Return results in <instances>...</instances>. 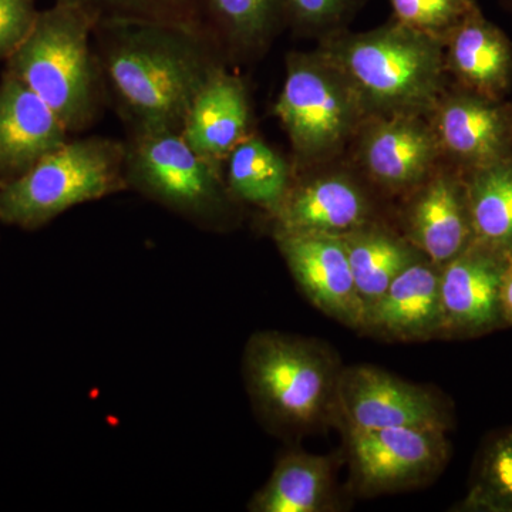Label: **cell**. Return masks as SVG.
<instances>
[{
    "mask_svg": "<svg viewBox=\"0 0 512 512\" xmlns=\"http://www.w3.org/2000/svg\"><path fill=\"white\" fill-rule=\"evenodd\" d=\"M124 175L128 190L207 231H228L239 202L218 170L185 141L181 131L127 133Z\"/></svg>",
    "mask_w": 512,
    "mask_h": 512,
    "instance_id": "5",
    "label": "cell"
},
{
    "mask_svg": "<svg viewBox=\"0 0 512 512\" xmlns=\"http://www.w3.org/2000/svg\"><path fill=\"white\" fill-rule=\"evenodd\" d=\"M274 114L302 164L338 153L370 117L346 74L319 50L286 57Z\"/></svg>",
    "mask_w": 512,
    "mask_h": 512,
    "instance_id": "7",
    "label": "cell"
},
{
    "mask_svg": "<svg viewBox=\"0 0 512 512\" xmlns=\"http://www.w3.org/2000/svg\"><path fill=\"white\" fill-rule=\"evenodd\" d=\"M421 114L369 117L357 137V161L384 190L409 194L441 158L430 121Z\"/></svg>",
    "mask_w": 512,
    "mask_h": 512,
    "instance_id": "11",
    "label": "cell"
},
{
    "mask_svg": "<svg viewBox=\"0 0 512 512\" xmlns=\"http://www.w3.org/2000/svg\"><path fill=\"white\" fill-rule=\"evenodd\" d=\"M181 134L208 163L224 171L225 161L252 134L251 103L241 77L227 63L215 67L195 93Z\"/></svg>",
    "mask_w": 512,
    "mask_h": 512,
    "instance_id": "16",
    "label": "cell"
},
{
    "mask_svg": "<svg viewBox=\"0 0 512 512\" xmlns=\"http://www.w3.org/2000/svg\"><path fill=\"white\" fill-rule=\"evenodd\" d=\"M293 281L309 302L336 322L362 330L365 306L353 279L342 237L272 231Z\"/></svg>",
    "mask_w": 512,
    "mask_h": 512,
    "instance_id": "10",
    "label": "cell"
},
{
    "mask_svg": "<svg viewBox=\"0 0 512 512\" xmlns=\"http://www.w3.org/2000/svg\"><path fill=\"white\" fill-rule=\"evenodd\" d=\"M404 237L434 265L443 268L474 242L466 175L436 167L409 192Z\"/></svg>",
    "mask_w": 512,
    "mask_h": 512,
    "instance_id": "12",
    "label": "cell"
},
{
    "mask_svg": "<svg viewBox=\"0 0 512 512\" xmlns=\"http://www.w3.org/2000/svg\"><path fill=\"white\" fill-rule=\"evenodd\" d=\"M225 183L239 204L252 205L269 217L278 211L292 185V168L275 148L249 134L229 154L224 165Z\"/></svg>",
    "mask_w": 512,
    "mask_h": 512,
    "instance_id": "23",
    "label": "cell"
},
{
    "mask_svg": "<svg viewBox=\"0 0 512 512\" xmlns=\"http://www.w3.org/2000/svg\"><path fill=\"white\" fill-rule=\"evenodd\" d=\"M69 138L55 111L5 70L0 80V187L28 173Z\"/></svg>",
    "mask_w": 512,
    "mask_h": 512,
    "instance_id": "15",
    "label": "cell"
},
{
    "mask_svg": "<svg viewBox=\"0 0 512 512\" xmlns=\"http://www.w3.org/2000/svg\"><path fill=\"white\" fill-rule=\"evenodd\" d=\"M461 507L467 511L512 512V426L495 434L481 450Z\"/></svg>",
    "mask_w": 512,
    "mask_h": 512,
    "instance_id": "25",
    "label": "cell"
},
{
    "mask_svg": "<svg viewBox=\"0 0 512 512\" xmlns=\"http://www.w3.org/2000/svg\"><path fill=\"white\" fill-rule=\"evenodd\" d=\"M342 369L322 340L279 330L254 333L242 355L252 409L266 430L281 437L335 424Z\"/></svg>",
    "mask_w": 512,
    "mask_h": 512,
    "instance_id": "2",
    "label": "cell"
},
{
    "mask_svg": "<svg viewBox=\"0 0 512 512\" xmlns=\"http://www.w3.org/2000/svg\"><path fill=\"white\" fill-rule=\"evenodd\" d=\"M335 458L291 450L279 458L268 481L251 498V512L335 510Z\"/></svg>",
    "mask_w": 512,
    "mask_h": 512,
    "instance_id": "20",
    "label": "cell"
},
{
    "mask_svg": "<svg viewBox=\"0 0 512 512\" xmlns=\"http://www.w3.org/2000/svg\"><path fill=\"white\" fill-rule=\"evenodd\" d=\"M342 239L365 316L404 269L426 258L404 235L376 221L343 235Z\"/></svg>",
    "mask_w": 512,
    "mask_h": 512,
    "instance_id": "22",
    "label": "cell"
},
{
    "mask_svg": "<svg viewBox=\"0 0 512 512\" xmlns=\"http://www.w3.org/2000/svg\"><path fill=\"white\" fill-rule=\"evenodd\" d=\"M474 241L512 252V156L466 173Z\"/></svg>",
    "mask_w": 512,
    "mask_h": 512,
    "instance_id": "24",
    "label": "cell"
},
{
    "mask_svg": "<svg viewBox=\"0 0 512 512\" xmlns=\"http://www.w3.org/2000/svg\"><path fill=\"white\" fill-rule=\"evenodd\" d=\"M427 117L441 157L464 173L512 156V110L500 101L464 89L444 92Z\"/></svg>",
    "mask_w": 512,
    "mask_h": 512,
    "instance_id": "13",
    "label": "cell"
},
{
    "mask_svg": "<svg viewBox=\"0 0 512 512\" xmlns=\"http://www.w3.org/2000/svg\"><path fill=\"white\" fill-rule=\"evenodd\" d=\"M96 20L77 3L39 10L35 25L6 62L50 107L70 134L93 126L106 103L93 47Z\"/></svg>",
    "mask_w": 512,
    "mask_h": 512,
    "instance_id": "4",
    "label": "cell"
},
{
    "mask_svg": "<svg viewBox=\"0 0 512 512\" xmlns=\"http://www.w3.org/2000/svg\"><path fill=\"white\" fill-rule=\"evenodd\" d=\"M318 50L346 74L370 117L429 116L446 92L443 43L394 19L369 32L339 30Z\"/></svg>",
    "mask_w": 512,
    "mask_h": 512,
    "instance_id": "3",
    "label": "cell"
},
{
    "mask_svg": "<svg viewBox=\"0 0 512 512\" xmlns=\"http://www.w3.org/2000/svg\"><path fill=\"white\" fill-rule=\"evenodd\" d=\"M366 0H285V26L295 35L323 37L343 30Z\"/></svg>",
    "mask_w": 512,
    "mask_h": 512,
    "instance_id": "28",
    "label": "cell"
},
{
    "mask_svg": "<svg viewBox=\"0 0 512 512\" xmlns=\"http://www.w3.org/2000/svg\"><path fill=\"white\" fill-rule=\"evenodd\" d=\"M443 397L372 365L343 367L336 394L335 426L342 430L392 427L450 429Z\"/></svg>",
    "mask_w": 512,
    "mask_h": 512,
    "instance_id": "9",
    "label": "cell"
},
{
    "mask_svg": "<svg viewBox=\"0 0 512 512\" xmlns=\"http://www.w3.org/2000/svg\"><path fill=\"white\" fill-rule=\"evenodd\" d=\"M124 153V141L114 138H69L0 187V221L39 228L77 205L128 190Z\"/></svg>",
    "mask_w": 512,
    "mask_h": 512,
    "instance_id": "6",
    "label": "cell"
},
{
    "mask_svg": "<svg viewBox=\"0 0 512 512\" xmlns=\"http://www.w3.org/2000/svg\"><path fill=\"white\" fill-rule=\"evenodd\" d=\"M439 266L421 258L390 284L366 312L362 332L392 342H424L443 335Z\"/></svg>",
    "mask_w": 512,
    "mask_h": 512,
    "instance_id": "18",
    "label": "cell"
},
{
    "mask_svg": "<svg viewBox=\"0 0 512 512\" xmlns=\"http://www.w3.org/2000/svg\"><path fill=\"white\" fill-rule=\"evenodd\" d=\"M393 19L446 43L454 29L478 9L476 0H389Z\"/></svg>",
    "mask_w": 512,
    "mask_h": 512,
    "instance_id": "27",
    "label": "cell"
},
{
    "mask_svg": "<svg viewBox=\"0 0 512 512\" xmlns=\"http://www.w3.org/2000/svg\"><path fill=\"white\" fill-rule=\"evenodd\" d=\"M39 15L36 0H0V59L8 60Z\"/></svg>",
    "mask_w": 512,
    "mask_h": 512,
    "instance_id": "29",
    "label": "cell"
},
{
    "mask_svg": "<svg viewBox=\"0 0 512 512\" xmlns=\"http://www.w3.org/2000/svg\"><path fill=\"white\" fill-rule=\"evenodd\" d=\"M83 6L96 22L161 23L208 32L204 19V0H59ZM212 37V36H211Z\"/></svg>",
    "mask_w": 512,
    "mask_h": 512,
    "instance_id": "26",
    "label": "cell"
},
{
    "mask_svg": "<svg viewBox=\"0 0 512 512\" xmlns=\"http://www.w3.org/2000/svg\"><path fill=\"white\" fill-rule=\"evenodd\" d=\"M272 231L315 232L343 237L373 220L365 190L343 173L293 184L271 217Z\"/></svg>",
    "mask_w": 512,
    "mask_h": 512,
    "instance_id": "17",
    "label": "cell"
},
{
    "mask_svg": "<svg viewBox=\"0 0 512 512\" xmlns=\"http://www.w3.org/2000/svg\"><path fill=\"white\" fill-rule=\"evenodd\" d=\"M500 309L503 322L512 326V252L508 255L503 278H501Z\"/></svg>",
    "mask_w": 512,
    "mask_h": 512,
    "instance_id": "30",
    "label": "cell"
},
{
    "mask_svg": "<svg viewBox=\"0 0 512 512\" xmlns=\"http://www.w3.org/2000/svg\"><path fill=\"white\" fill-rule=\"evenodd\" d=\"M343 431L350 488L360 497L403 493L429 484L450 456L447 430L436 427Z\"/></svg>",
    "mask_w": 512,
    "mask_h": 512,
    "instance_id": "8",
    "label": "cell"
},
{
    "mask_svg": "<svg viewBox=\"0 0 512 512\" xmlns=\"http://www.w3.org/2000/svg\"><path fill=\"white\" fill-rule=\"evenodd\" d=\"M444 62L461 89L494 101L503 99L511 84L510 40L480 8L451 32L444 43Z\"/></svg>",
    "mask_w": 512,
    "mask_h": 512,
    "instance_id": "19",
    "label": "cell"
},
{
    "mask_svg": "<svg viewBox=\"0 0 512 512\" xmlns=\"http://www.w3.org/2000/svg\"><path fill=\"white\" fill-rule=\"evenodd\" d=\"M204 19L227 62L254 59L285 28V0H204Z\"/></svg>",
    "mask_w": 512,
    "mask_h": 512,
    "instance_id": "21",
    "label": "cell"
},
{
    "mask_svg": "<svg viewBox=\"0 0 512 512\" xmlns=\"http://www.w3.org/2000/svg\"><path fill=\"white\" fill-rule=\"evenodd\" d=\"M93 47L104 99L127 133L181 131L195 93L227 63L208 33L161 23L101 20Z\"/></svg>",
    "mask_w": 512,
    "mask_h": 512,
    "instance_id": "1",
    "label": "cell"
},
{
    "mask_svg": "<svg viewBox=\"0 0 512 512\" xmlns=\"http://www.w3.org/2000/svg\"><path fill=\"white\" fill-rule=\"evenodd\" d=\"M503 2L505 3V6H507V8H510L512 10V0H503Z\"/></svg>",
    "mask_w": 512,
    "mask_h": 512,
    "instance_id": "31",
    "label": "cell"
},
{
    "mask_svg": "<svg viewBox=\"0 0 512 512\" xmlns=\"http://www.w3.org/2000/svg\"><path fill=\"white\" fill-rule=\"evenodd\" d=\"M510 252L474 241L440 271L441 338L477 336L503 322L500 285Z\"/></svg>",
    "mask_w": 512,
    "mask_h": 512,
    "instance_id": "14",
    "label": "cell"
}]
</instances>
